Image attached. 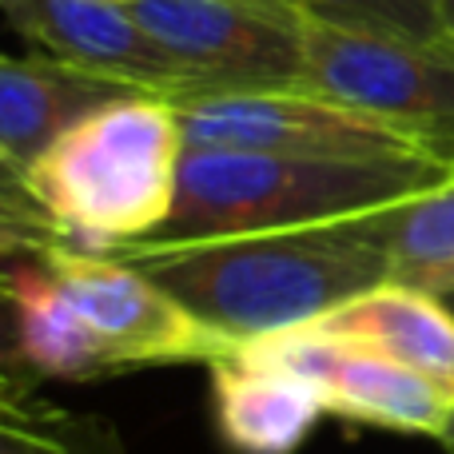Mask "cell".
Instances as JSON below:
<instances>
[{"instance_id":"cell-10","label":"cell","mask_w":454,"mask_h":454,"mask_svg":"<svg viewBox=\"0 0 454 454\" xmlns=\"http://www.w3.org/2000/svg\"><path fill=\"white\" fill-rule=\"evenodd\" d=\"M132 92L140 88L72 68L44 52L4 56L0 64V168L4 176H24L68 128Z\"/></svg>"},{"instance_id":"cell-5","label":"cell","mask_w":454,"mask_h":454,"mask_svg":"<svg viewBox=\"0 0 454 454\" xmlns=\"http://www.w3.org/2000/svg\"><path fill=\"white\" fill-rule=\"evenodd\" d=\"M60 279L76 311L104 343L116 375L148 367H212L235 351L223 335L200 323L176 295H168L148 271L112 255V251L76 247L68 239H52L32 247Z\"/></svg>"},{"instance_id":"cell-9","label":"cell","mask_w":454,"mask_h":454,"mask_svg":"<svg viewBox=\"0 0 454 454\" xmlns=\"http://www.w3.org/2000/svg\"><path fill=\"white\" fill-rule=\"evenodd\" d=\"M4 20L28 52H44L72 68L132 84L164 100L200 96L196 80L148 36L120 0H0Z\"/></svg>"},{"instance_id":"cell-1","label":"cell","mask_w":454,"mask_h":454,"mask_svg":"<svg viewBox=\"0 0 454 454\" xmlns=\"http://www.w3.org/2000/svg\"><path fill=\"white\" fill-rule=\"evenodd\" d=\"M112 255L148 271L168 295L235 347L311 327L355 295L387 283L379 212L327 227L180 247L128 243Z\"/></svg>"},{"instance_id":"cell-12","label":"cell","mask_w":454,"mask_h":454,"mask_svg":"<svg viewBox=\"0 0 454 454\" xmlns=\"http://www.w3.org/2000/svg\"><path fill=\"white\" fill-rule=\"evenodd\" d=\"M8 303V367L32 379H108L116 375L104 343L68 299L48 263L32 251H8L4 267Z\"/></svg>"},{"instance_id":"cell-17","label":"cell","mask_w":454,"mask_h":454,"mask_svg":"<svg viewBox=\"0 0 454 454\" xmlns=\"http://www.w3.org/2000/svg\"><path fill=\"white\" fill-rule=\"evenodd\" d=\"M447 32H450V48H454V0H447Z\"/></svg>"},{"instance_id":"cell-16","label":"cell","mask_w":454,"mask_h":454,"mask_svg":"<svg viewBox=\"0 0 454 454\" xmlns=\"http://www.w3.org/2000/svg\"><path fill=\"white\" fill-rule=\"evenodd\" d=\"M315 24L363 36H391L423 48H450L447 0H295Z\"/></svg>"},{"instance_id":"cell-4","label":"cell","mask_w":454,"mask_h":454,"mask_svg":"<svg viewBox=\"0 0 454 454\" xmlns=\"http://www.w3.org/2000/svg\"><path fill=\"white\" fill-rule=\"evenodd\" d=\"M188 148L271 152L299 160H439L419 136L331 100L315 88L204 92L176 100ZM442 164V160H439Z\"/></svg>"},{"instance_id":"cell-2","label":"cell","mask_w":454,"mask_h":454,"mask_svg":"<svg viewBox=\"0 0 454 454\" xmlns=\"http://www.w3.org/2000/svg\"><path fill=\"white\" fill-rule=\"evenodd\" d=\"M188 152L176 100L132 92L60 136L24 176H4L60 239L92 251L148 243L168 227Z\"/></svg>"},{"instance_id":"cell-18","label":"cell","mask_w":454,"mask_h":454,"mask_svg":"<svg viewBox=\"0 0 454 454\" xmlns=\"http://www.w3.org/2000/svg\"><path fill=\"white\" fill-rule=\"evenodd\" d=\"M442 303H447V307H450V311H454V291H450V295H442Z\"/></svg>"},{"instance_id":"cell-13","label":"cell","mask_w":454,"mask_h":454,"mask_svg":"<svg viewBox=\"0 0 454 454\" xmlns=\"http://www.w3.org/2000/svg\"><path fill=\"white\" fill-rule=\"evenodd\" d=\"M299 331L379 351L454 399V311L439 295L387 279Z\"/></svg>"},{"instance_id":"cell-7","label":"cell","mask_w":454,"mask_h":454,"mask_svg":"<svg viewBox=\"0 0 454 454\" xmlns=\"http://www.w3.org/2000/svg\"><path fill=\"white\" fill-rule=\"evenodd\" d=\"M303 88L419 136L454 168V48H423L307 20Z\"/></svg>"},{"instance_id":"cell-11","label":"cell","mask_w":454,"mask_h":454,"mask_svg":"<svg viewBox=\"0 0 454 454\" xmlns=\"http://www.w3.org/2000/svg\"><path fill=\"white\" fill-rule=\"evenodd\" d=\"M207 371L215 434L231 454H295L327 415L311 379L247 347H235Z\"/></svg>"},{"instance_id":"cell-19","label":"cell","mask_w":454,"mask_h":454,"mask_svg":"<svg viewBox=\"0 0 454 454\" xmlns=\"http://www.w3.org/2000/svg\"><path fill=\"white\" fill-rule=\"evenodd\" d=\"M271 4H295V0H271Z\"/></svg>"},{"instance_id":"cell-6","label":"cell","mask_w":454,"mask_h":454,"mask_svg":"<svg viewBox=\"0 0 454 454\" xmlns=\"http://www.w3.org/2000/svg\"><path fill=\"white\" fill-rule=\"evenodd\" d=\"M148 36L204 92L295 88L307 68V16L271 0H132Z\"/></svg>"},{"instance_id":"cell-15","label":"cell","mask_w":454,"mask_h":454,"mask_svg":"<svg viewBox=\"0 0 454 454\" xmlns=\"http://www.w3.org/2000/svg\"><path fill=\"white\" fill-rule=\"evenodd\" d=\"M0 454H128L116 427L76 415L36 391L32 375L8 367L0 379Z\"/></svg>"},{"instance_id":"cell-3","label":"cell","mask_w":454,"mask_h":454,"mask_svg":"<svg viewBox=\"0 0 454 454\" xmlns=\"http://www.w3.org/2000/svg\"><path fill=\"white\" fill-rule=\"evenodd\" d=\"M439 160H299L271 152L188 148L180 196L168 227L152 247L235 239V235L299 231L399 207L450 180Z\"/></svg>"},{"instance_id":"cell-20","label":"cell","mask_w":454,"mask_h":454,"mask_svg":"<svg viewBox=\"0 0 454 454\" xmlns=\"http://www.w3.org/2000/svg\"><path fill=\"white\" fill-rule=\"evenodd\" d=\"M120 4H132V0H120Z\"/></svg>"},{"instance_id":"cell-14","label":"cell","mask_w":454,"mask_h":454,"mask_svg":"<svg viewBox=\"0 0 454 454\" xmlns=\"http://www.w3.org/2000/svg\"><path fill=\"white\" fill-rule=\"evenodd\" d=\"M387 247V279L427 295L454 291V176L439 188L379 212Z\"/></svg>"},{"instance_id":"cell-8","label":"cell","mask_w":454,"mask_h":454,"mask_svg":"<svg viewBox=\"0 0 454 454\" xmlns=\"http://www.w3.org/2000/svg\"><path fill=\"white\" fill-rule=\"evenodd\" d=\"M243 347L255 351L259 359H271L311 379L327 415L335 419L395 434H423V439L454 434L450 395L379 351L339 343L315 331H287V335L255 339Z\"/></svg>"}]
</instances>
